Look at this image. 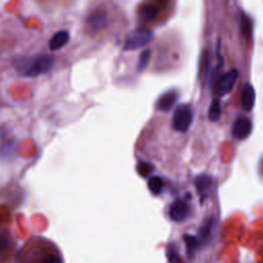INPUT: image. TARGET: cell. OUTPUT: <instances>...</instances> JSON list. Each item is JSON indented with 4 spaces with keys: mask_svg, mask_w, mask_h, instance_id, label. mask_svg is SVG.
Returning a JSON list of instances; mask_svg holds the SVG:
<instances>
[{
    "mask_svg": "<svg viewBox=\"0 0 263 263\" xmlns=\"http://www.w3.org/2000/svg\"><path fill=\"white\" fill-rule=\"evenodd\" d=\"M54 66V59L47 54H40L27 59H21L16 63V68L24 76L35 77L49 72Z\"/></svg>",
    "mask_w": 263,
    "mask_h": 263,
    "instance_id": "cell-1",
    "label": "cell"
},
{
    "mask_svg": "<svg viewBox=\"0 0 263 263\" xmlns=\"http://www.w3.org/2000/svg\"><path fill=\"white\" fill-rule=\"evenodd\" d=\"M108 11L104 7L93 9L86 19V31L89 34H97L108 24Z\"/></svg>",
    "mask_w": 263,
    "mask_h": 263,
    "instance_id": "cell-2",
    "label": "cell"
},
{
    "mask_svg": "<svg viewBox=\"0 0 263 263\" xmlns=\"http://www.w3.org/2000/svg\"><path fill=\"white\" fill-rule=\"evenodd\" d=\"M193 121V110L189 105H180L176 108L173 118L172 126L177 132L186 133Z\"/></svg>",
    "mask_w": 263,
    "mask_h": 263,
    "instance_id": "cell-3",
    "label": "cell"
},
{
    "mask_svg": "<svg viewBox=\"0 0 263 263\" xmlns=\"http://www.w3.org/2000/svg\"><path fill=\"white\" fill-rule=\"evenodd\" d=\"M153 38V32L149 29L139 27L138 29L132 31L126 38L124 50L125 51H134L144 46L148 45Z\"/></svg>",
    "mask_w": 263,
    "mask_h": 263,
    "instance_id": "cell-4",
    "label": "cell"
},
{
    "mask_svg": "<svg viewBox=\"0 0 263 263\" xmlns=\"http://www.w3.org/2000/svg\"><path fill=\"white\" fill-rule=\"evenodd\" d=\"M238 78V71L232 69L217 77L214 85V92L218 97H224L229 94L235 86Z\"/></svg>",
    "mask_w": 263,
    "mask_h": 263,
    "instance_id": "cell-5",
    "label": "cell"
},
{
    "mask_svg": "<svg viewBox=\"0 0 263 263\" xmlns=\"http://www.w3.org/2000/svg\"><path fill=\"white\" fill-rule=\"evenodd\" d=\"M252 129V121L248 117L238 116L232 124L231 135L236 140H245L250 136Z\"/></svg>",
    "mask_w": 263,
    "mask_h": 263,
    "instance_id": "cell-6",
    "label": "cell"
},
{
    "mask_svg": "<svg viewBox=\"0 0 263 263\" xmlns=\"http://www.w3.org/2000/svg\"><path fill=\"white\" fill-rule=\"evenodd\" d=\"M188 214H189L188 205L183 199H176L171 204L169 209V215L172 220L176 222H181L187 218Z\"/></svg>",
    "mask_w": 263,
    "mask_h": 263,
    "instance_id": "cell-7",
    "label": "cell"
},
{
    "mask_svg": "<svg viewBox=\"0 0 263 263\" xmlns=\"http://www.w3.org/2000/svg\"><path fill=\"white\" fill-rule=\"evenodd\" d=\"M194 184L199 196L201 198H206L213 187V179L206 174L198 175L194 180Z\"/></svg>",
    "mask_w": 263,
    "mask_h": 263,
    "instance_id": "cell-8",
    "label": "cell"
},
{
    "mask_svg": "<svg viewBox=\"0 0 263 263\" xmlns=\"http://www.w3.org/2000/svg\"><path fill=\"white\" fill-rule=\"evenodd\" d=\"M178 100V94L175 91H169L161 95L157 102H156V109L163 112H167L173 108Z\"/></svg>",
    "mask_w": 263,
    "mask_h": 263,
    "instance_id": "cell-9",
    "label": "cell"
},
{
    "mask_svg": "<svg viewBox=\"0 0 263 263\" xmlns=\"http://www.w3.org/2000/svg\"><path fill=\"white\" fill-rule=\"evenodd\" d=\"M70 39V34L66 30H61L56 32L53 37L50 39L49 47L52 51H58L60 49L64 48Z\"/></svg>",
    "mask_w": 263,
    "mask_h": 263,
    "instance_id": "cell-10",
    "label": "cell"
},
{
    "mask_svg": "<svg viewBox=\"0 0 263 263\" xmlns=\"http://www.w3.org/2000/svg\"><path fill=\"white\" fill-rule=\"evenodd\" d=\"M255 90L252 85L246 84L241 92V104L245 110L251 111L255 104Z\"/></svg>",
    "mask_w": 263,
    "mask_h": 263,
    "instance_id": "cell-11",
    "label": "cell"
},
{
    "mask_svg": "<svg viewBox=\"0 0 263 263\" xmlns=\"http://www.w3.org/2000/svg\"><path fill=\"white\" fill-rule=\"evenodd\" d=\"M158 13H159V9L152 4H146L142 6L139 10V14H138L140 22L142 24H146L152 21L153 19L156 18Z\"/></svg>",
    "mask_w": 263,
    "mask_h": 263,
    "instance_id": "cell-12",
    "label": "cell"
},
{
    "mask_svg": "<svg viewBox=\"0 0 263 263\" xmlns=\"http://www.w3.org/2000/svg\"><path fill=\"white\" fill-rule=\"evenodd\" d=\"M14 239L12 235L4 230H0V258H4L13 249Z\"/></svg>",
    "mask_w": 263,
    "mask_h": 263,
    "instance_id": "cell-13",
    "label": "cell"
},
{
    "mask_svg": "<svg viewBox=\"0 0 263 263\" xmlns=\"http://www.w3.org/2000/svg\"><path fill=\"white\" fill-rule=\"evenodd\" d=\"M221 113H222V109H221L220 101L218 98H215L212 101V103H211L210 108H209V112H208L209 119L211 121H213V123H216V121H218L220 119Z\"/></svg>",
    "mask_w": 263,
    "mask_h": 263,
    "instance_id": "cell-14",
    "label": "cell"
},
{
    "mask_svg": "<svg viewBox=\"0 0 263 263\" xmlns=\"http://www.w3.org/2000/svg\"><path fill=\"white\" fill-rule=\"evenodd\" d=\"M148 187L153 194L157 195L164 189V181L158 176H152L148 180Z\"/></svg>",
    "mask_w": 263,
    "mask_h": 263,
    "instance_id": "cell-15",
    "label": "cell"
},
{
    "mask_svg": "<svg viewBox=\"0 0 263 263\" xmlns=\"http://www.w3.org/2000/svg\"><path fill=\"white\" fill-rule=\"evenodd\" d=\"M150 58H151V51L149 49L144 50L142 53H141V55L139 57L138 64H137V71L139 73L143 72L147 68V66L150 62Z\"/></svg>",
    "mask_w": 263,
    "mask_h": 263,
    "instance_id": "cell-16",
    "label": "cell"
},
{
    "mask_svg": "<svg viewBox=\"0 0 263 263\" xmlns=\"http://www.w3.org/2000/svg\"><path fill=\"white\" fill-rule=\"evenodd\" d=\"M168 258L170 263H184L174 246H171L168 249Z\"/></svg>",
    "mask_w": 263,
    "mask_h": 263,
    "instance_id": "cell-17",
    "label": "cell"
},
{
    "mask_svg": "<svg viewBox=\"0 0 263 263\" xmlns=\"http://www.w3.org/2000/svg\"><path fill=\"white\" fill-rule=\"evenodd\" d=\"M184 240H185L186 248H187L188 252H193L196 249V247H197V238L195 236L186 234L184 236Z\"/></svg>",
    "mask_w": 263,
    "mask_h": 263,
    "instance_id": "cell-18",
    "label": "cell"
},
{
    "mask_svg": "<svg viewBox=\"0 0 263 263\" xmlns=\"http://www.w3.org/2000/svg\"><path fill=\"white\" fill-rule=\"evenodd\" d=\"M153 171V167L147 163H140L138 165V172L140 175L147 176Z\"/></svg>",
    "mask_w": 263,
    "mask_h": 263,
    "instance_id": "cell-19",
    "label": "cell"
},
{
    "mask_svg": "<svg viewBox=\"0 0 263 263\" xmlns=\"http://www.w3.org/2000/svg\"><path fill=\"white\" fill-rule=\"evenodd\" d=\"M39 263H62V260H61L59 255L50 253V254H47L42 260H40Z\"/></svg>",
    "mask_w": 263,
    "mask_h": 263,
    "instance_id": "cell-20",
    "label": "cell"
},
{
    "mask_svg": "<svg viewBox=\"0 0 263 263\" xmlns=\"http://www.w3.org/2000/svg\"><path fill=\"white\" fill-rule=\"evenodd\" d=\"M241 27H244L245 29L242 30L244 34L246 35H250L252 32V22L249 20V18L244 17V22H241Z\"/></svg>",
    "mask_w": 263,
    "mask_h": 263,
    "instance_id": "cell-21",
    "label": "cell"
},
{
    "mask_svg": "<svg viewBox=\"0 0 263 263\" xmlns=\"http://www.w3.org/2000/svg\"><path fill=\"white\" fill-rule=\"evenodd\" d=\"M258 173L261 177H263V155L261 156L260 160H259V164H258Z\"/></svg>",
    "mask_w": 263,
    "mask_h": 263,
    "instance_id": "cell-22",
    "label": "cell"
}]
</instances>
